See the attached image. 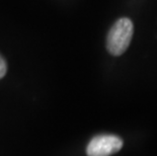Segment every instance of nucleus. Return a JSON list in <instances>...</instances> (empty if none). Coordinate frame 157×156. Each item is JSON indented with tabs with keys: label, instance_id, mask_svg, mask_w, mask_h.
<instances>
[{
	"label": "nucleus",
	"instance_id": "nucleus-3",
	"mask_svg": "<svg viewBox=\"0 0 157 156\" xmlns=\"http://www.w3.org/2000/svg\"><path fill=\"white\" fill-rule=\"evenodd\" d=\"M7 71V65H6L5 60L3 59V57L0 55V79H2L6 74Z\"/></svg>",
	"mask_w": 157,
	"mask_h": 156
},
{
	"label": "nucleus",
	"instance_id": "nucleus-2",
	"mask_svg": "<svg viewBox=\"0 0 157 156\" xmlns=\"http://www.w3.org/2000/svg\"><path fill=\"white\" fill-rule=\"evenodd\" d=\"M124 142L116 135L102 134L92 138L86 147V154L89 156H109L119 152Z\"/></svg>",
	"mask_w": 157,
	"mask_h": 156
},
{
	"label": "nucleus",
	"instance_id": "nucleus-1",
	"mask_svg": "<svg viewBox=\"0 0 157 156\" xmlns=\"http://www.w3.org/2000/svg\"><path fill=\"white\" fill-rule=\"evenodd\" d=\"M134 25L131 19L123 17L118 19L109 31L106 36V50L113 56H121L131 44Z\"/></svg>",
	"mask_w": 157,
	"mask_h": 156
}]
</instances>
